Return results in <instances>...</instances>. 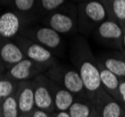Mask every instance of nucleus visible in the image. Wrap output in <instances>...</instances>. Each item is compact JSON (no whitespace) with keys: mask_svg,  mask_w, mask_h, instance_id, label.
<instances>
[{"mask_svg":"<svg viewBox=\"0 0 125 117\" xmlns=\"http://www.w3.org/2000/svg\"><path fill=\"white\" fill-rule=\"evenodd\" d=\"M119 102L125 107V79H119Z\"/></svg>","mask_w":125,"mask_h":117,"instance_id":"obj_23","label":"nucleus"},{"mask_svg":"<svg viewBox=\"0 0 125 117\" xmlns=\"http://www.w3.org/2000/svg\"><path fill=\"white\" fill-rule=\"evenodd\" d=\"M0 57L7 70L26 58L24 52L14 40H6L0 43Z\"/></svg>","mask_w":125,"mask_h":117,"instance_id":"obj_13","label":"nucleus"},{"mask_svg":"<svg viewBox=\"0 0 125 117\" xmlns=\"http://www.w3.org/2000/svg\"><path fill=\"white\" fill-rule=\"evenodd\" d=\"M34 91H35V84L33 80L19 82L18 89L15 95L21 116H29V114L35 110L36 107H35Z\"/></svg>","mask_w":125,"mask_h":117,"instance_id":"obj_12","label":"nucleus"},{"mask_svg":"<svg viewBox=\"0 0 125 117\" xmlns=\"http://www.w3.org/2000/svg\"><path fill=\"white\" fill-rule=\"evenodd\" d=\"M51 89L53 93V99H54L56 111H68L70 107L73 105V103L76 100L77 98L73 93L56 84L52 81H51Z\"/></svg>","mask_w":125,"mask_h":117,"instance_id":"obj_14","label":"nucleus"},{"mask_svg":"<svg viewBox=\"0 0 125 117\" xmlns=\"http://www.w3.org/2000/svg\"><path fill=\"white\" fill-rule=\"evenodd\" d=\"M35 84V107L49 113H55L53 93L51 89V81L45 74H40L33 79Z\"/></svg>","mask_w":125,"mask_h":117,"instance_id":"obj_9","label":"nucleus"},{"mask_svg":"<svg viewBox=\"0 0 125 117\" xmlns=\"http://www.w3.org/2000/svg\"><path fill=\"white\" fill-rule=\"evenodd\" d=\"M77 22L79 31L88 35L107 20L108 11L101 0H85L77 5Z\"/></svg>","mask_w":125,"mask_h":117,"instance_id":"obj_2","label":"nucleus"},{"mask_svg":"<svg viewBox=\"0 0 125 117\" xmlns=\"http://www.w3.org/2000/svg\"><path fill=\"white\" fill-rule=\"evenodd\" d=\"M76 1H78V3H80V2H82V1H85V0H76Z\"/></svg>","mask_w":125,"mask_h":117,"instance_id":"obj_31","label":"nucleus"},{"mask_svg":"<svg viewBox=\"0 0 125 117\" xmlns=\"http://www.w3.org/2000/svg\"><path fill=\"white\" fill-rule=\"evenodd\" d=\"M11 1L12 0H0V6H5L10 8V4H11Z\"/></svg>","mask_w":125,"mask_h":117,"instance_id":"obj_26","label":"nucleus"},{"mask_svg":"<svg viewBox=\"0 0 125 117\" xmlns=\"http://www.w3.org/2000/svg\"><path fill=\"white\" fill-rule=\"evenodd\" d=\"M44 73L52 81L73 93L77 99L88 98L81 76L76 69L67 68L56 63Z\"/></svg>","mask_w":125,"mask_h":117,"instance_id":"obj_3","label":"nucleus"},{"mask_svg":"<svg viewBox=\"0 0 125 117\" xmlns=\"http://www.w3.org/2000/svg\"><path fill=\"white\" fill-rule=\"evenodd\" d=\"M49 68L43 65L38 64L28 58H25L20 61L13 67L9 68L6 71V74L17 81H31L36 78L38 75L45 72Z\"/></svg>","mask_w":125,"mask_h":117,"instance_id":"obj_10","label":"nucleus"},{"mask_svg":"<svg viewBox=\"0 0 125 117\" xmlns=\"http://www.w3.org/2000/svg\"><path fill=\"white\" fill-rule=\"evenodd\" d=\"M39 2L40 0H12L10 8L13 11L32 20L36 13H40Z\"/></svg>","mask_w":125,"mask_h":117,"instance_id":"obj_16","label":"nucleus"},{"mask_svg":"<svg viewBox=\"0 0 125 117\" xmlns=\"http://www.w3.org/2000/svg\"><path fill=\"white\" fill-rule=\"evenodd\" d=\"M98 59V58H97ZM99 61L119 79H125V59L115 55H104Z\"/></svg>","mask_w":125,"mask_h":117,"instance_id":"obj_18","label":"nucleus"},{"mask_svg":"<svg viewBox=\"0 0 125 117\" xmlns=\"http://www.w3.org/2000/svg\"><path fill=\"white\" fill-rule=\"evenodd\" d=\"M95 110L93 101L88 98L76 99L68 112L71 117H89Z\"/></svg>","mask_w":125,"mask_h":117,"instance_id":"obj_17","label":"nucleus"},{"mask_svg":"<svg viewBox=\"0 0 125 117\" xmlns=\"http://www.w3.org/2000/svg\"><path fill=\"white\" fill-rule=\"evenodd\" d=\"M104 1H105V0H104ZM108 1H110V2H111V1H113V0H108Z\"/></svg>","mask_w":125,"mask_h":117,"instance_id":"obj_33","label":"nucleus"},{"mask_svg":"<svg viewBox=\"0 0 125 117\" xmlns=\"http://www.w3.org/2000/svg\"><path fill=\"white\" fill-rule=\"evenodd\" d=\"M18 85L19 81L13 80L5 73L0 79V104L5 99L16 94Z\"/></svg>","mask_w":125,"mask_h":117,"instance_id":"obj_19","label":"nucleus"},{"mask_svg":"<svg viewBox=\"0 0 125 117\" xmlns=\"http://www.w3.org/2000/svg\"><path fill=\"white\" fill-rule=\"evenodd\" d=\"M97 41L112 48H122L123 28L112 19L103 22L93 32Z\"/></svg>","mask_w":125,"mask_h":117,"instance_id":"obj_8","label":"nucleus"},{"mask_svg":"<svg viewBox=\"0 0 125 117\" xmlns=\"http://www.w3.org/2000/svg\"><path fill=\"white\" fill-rule=\"evenodd\" d=\"M30 21L31 19L13 10L0 13V43L6 40H14Z\"/></svg>","mask_w":125,"mask_h":117,"instance_id":"obj_7","label":"nucleus"},{"mask_svg":"<svg viewBox=\"0 0 125 117\" xmlns=\"http://www.w3.org/2000/svg\"><path fill=\"white\" fill-rule=\"evenodd\" d=\"M21 35L32 39L51 51L54 54H61L64 49V39L60 34L48 26H29L22 31Z\"/></svg>","mask_w":125,"mask_h":117,"instance_id":"obj_5","label":"nucleus"},{"mask_svg":"<svg viewBox=\"0 0 125 117\" xmlns=\"http://www.w3.org/2000/svg\"><path fill=\"white\" fill-rule=\"evenodd\" d=\"M93 103L95 111L101 117H124V106L104 90L97 95Z\"/></svg>","mask_w":125,"mask_h":117,"instance_id":"obj_11","label":"nucleus"},{"mask_svg":"<svg viewBox=\"0 0 125 117\" xmlns=\"http://www.w3.org/2000/svg\"><path fill=\"white\" fill-rule=\"evenodd\" d=\"M122 49L125 52V27L123 28V37H122Z\"/></svg>","mask_w":125,"mask_h":117,"instance_id":"obj_28","label":"nucleus"},{"mask_svg":"<svg viewBox=\"0 0 125 117\" xmlns=\"http://www.w3.org/2000/svg\"><path fill=\"white\" fill-rule=\"evenodd\" d=\"M55 117H71L68 111H56L55 112Z\"/></svg>","mask_w":125,"mask_h":117,"instance_id":"obj_25","label":"nucleus"},{"mask_svg":"<svg viewBox=\"0 0 125 117\" xmlns=\"http://www.w3.org/2000/svg\"><path fill=\"white\" fill-rule=\"evenodd\" d=\"M0 70L3 71V72H5V73H6V71H7V68H6V67H5V65H4L3 61H2L1 57H0Z\"/></svg>","mask_w":125,"mask_h":117,"instance_id":"obj_27","label":"nucleus"},{"mask_svg":"<svg viewBox=\"0 0 125 117\" xmlns=\"http://www.w3.org/2000/svg\"><path fill=\"white\" fill-rule=\"evenodd\" d=\"M89 117H101V116H100V115H99V113H98L97 111H95V110H94L93 112L91 113V115H90V116H89Z\"/></svg>","mask_w":125,"mask_h":117,"instance_id":"obj_29","label":"nucleus"},{"mask_svg":"<svg viewBox=\"0 0 125 117\" xmlns=\"http://www.w3.org/2000/svg\"><path fill=\"white\" fill-rule=\"evenodd\" d=\"M27 117H55V113H49L47 111L35 108V110Z\"/></svg>","mask_w":125,"mask_h":117,"instance_id":"obj_24","label":"nucleus"},{"mask_svg":"<svg viewBox=\"0 0 125 117\" xmlns=\"http://www.w3.org/2000/svg\"><path fill=\"white\" fill-rule=\"evenodd\" d=\"M19 117H23V116H19Z\"/></svg>","mask_w":125,"mask_h":117,"instance_id":"obj_34","label":"nucleus"},{"mask_svg":"<svg viewBox=\"0 0 125 117\" xmlns=\"http://www.w3.org/2000/svg\"><path fill=\"white\" fill-rule=\"evenodd\" d=\"M73 61L80 74L88 98L92 101L104 89L102 87L98 60L92 54L88 42L79 38L73 44Z\"/></svg>","mask_w":125,"mask_h":117,"instance_id":"obj_1","label":"nucleus"},{"mask_svg":"<svg viewBox=\"0 0 125 117\" xmlns=\"http://www.w3.org/2000/svg\"><path fill=\"white\" fill-rule=\"evenodd\" d=\"M66 2L67 0H40L39 2L40 14L46 16L47 14L61 8Z\"/></svg>","mask_w":125,"mask_h":117,"instance_id":"obj_22","label":"nucleus"},{"mask_svg":"<svg viewBox=\"0 0 125 117\" xmlns=\"http://www.w3.org/2000/svg\"><path fill=\"white\" fill-rule=\"evenodd\" d=\"M14 41L20 46L25 57L32 61L43 65L49 68L57 63L55 54L51 51L46 49L42 45L33 41L28 37L23 35H19L14 39Z\"/></svg>","mask_w":125,"mask_h":117,"instance_id":"obj_6","label":"nucleus"},{"mask_svg":"<svg viewBox=\"0 0 125 117\" xmlns=\"http://www.w3.org/2000/svg\"><path fill=\"white\" fill-rule=\"evenodd\" d=\"M98 67H99V70H100L101 83H102L103 89L109 96H111L112 98H114L119 102V78L117 77L114 73H112L110 70H108L99 60H98Z\"/></svg>","mask_w":125,"mask_h":117,"instance_id":"obj_15","label":"nucleus"},{"mask_svg":"<svg viewBox=\"0 0 125 117\" xmlns=\"http://www.w3.org/2000/svg\"><path fill=\"white\" fill-rule=\"evenodd\" d=\"M42 23L61 36L72 35L78 29L77 6L71 2H66L58 9L47 14Z\"/></svg>","mask_w":125,"mask_h":117,"instance_id":"obj_4","label":"nucleus"},{"mask_svg":"<svg viewBox=\"0 0 125 117\" xmlns=\"http://www.w3.org/2000/svg\"><path fill=\"white\" fill-rule=\"evenodd\" d=\"M110 16L114 21H116L122 28L125 27V0H113L110 2L109 10Z\"/></svg>","mask_w":125,"mask_h":117,"instance_id":"obj_21","label":"nucleus"},{"mask_svg":"<svg viewBox=\"0 0 125 117\" xmlns=\"http://www.w3.org/2000/svg\"><path fill=\"white\" fill-rule=\"evenodd\" d=\"M124 117H125V107H124Z\"/></svg>","mask_w":125,"mask_h":117,"instance_id":"obj_32","label":"nucleus"},{"mask_svg":"<svg viewBox=\"0 0 125 117\" xmlns=\"http://www.w3.org/2000/svg\"><path fill=\"white\" fill-rule=\"evenodd\" d=\"M18 102L16 95H12L5 99L0 104V117H19Z\"/></svg>","mask_w":125,"mask_h":117,"instance_id":"obj_20","label":"nucleus"},{"mask_svg":"<svg viewBox=\"0 0 125 117\" xmlns=\"http://www.w3.org/2000/svg\"><path fill=\"white\" fill-rule=\"evenodd\" d=\"M4 75H5V72H3V71H1V70H0V79H1Z\"/></svg>","mask_w":125,"mask_h":117,"instance_id":"obj_30","label":"nucleus"}]
</instances>
